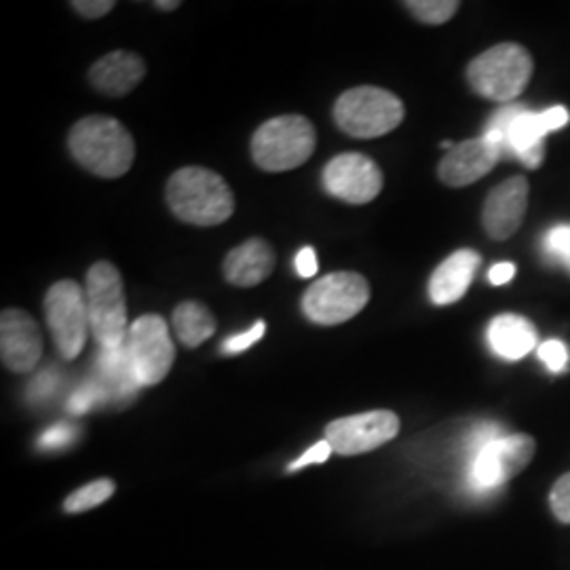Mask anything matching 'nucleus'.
<instances>
[{
	"instance_id": "nucleus-38",
	"label": "nucleus",
	"mask_w": 570,
	"mask_h": 570,
	"mask_svg": "<svg viewBox=\"0 0 570 570\" xmlns=\"http://www.w3.org/2000/svg\"><path fill=\"white\" fill-rule=\"evenodd\" d=\"M567 266H569V271H570V261H569V265H567Z\"/></svg>"
},
{
	"instance_id": "nucleus-24",
	"label": "nucleus",
	"mask_w": 570,
	"mask_h": 570,
	"mask_svg": "<svg viewBox=\"0 0 570 570\" xmlns=\"http://www.w3.org/2000/svg\"><path fill=\"white\" fill-rule=\"evenodd\" d=\"M407 11L423 23L440 26L454 18L461 2L456 0H407L404 2Z\"/></svg>"
},
{
	"instance_id": "nucleus-1",
	"label": "nucleus",
	"mask_w": 570,
	"mask_h": 570,
	"mask_svg": "<svg viewBox=\"0 0 570 570\" xmlns=\"http://www.w3.org/2000/svg\"><path fill=\"white\" fill-rule=\"evenodd\" d=\"M68 148L77 164L106 180L125 176L136 159V142L127 127L104 115L77 122L70 129Z\"/></svg>"
},
{
	"instance_id": "nucleus-34",
	"label": "nucleus",
	"mask_w": 570,
	"mask_h": 570,
	"mask_svg": "<svg viewBox=\"0 0 570 570\" xmlns=\"http://www.w3.org/2000/svg\"><path fill=\"white\" fill-rule=\"evenodd\" d=\"M541 119L546 122V129L551 134V131L562 129V127L570 121V115L567 108H562V106H553V108H548V110H543V112H541Z\"/></svg>"
},
{
	"instance_id": "nucleus-6",
	"label": "nucleus",
	"mask_w": 570,
	"mask_h": 570,
	"mask_svg": "<svg viewBox=\"0 0 570 570\" xmlns=\"http://www.w3.org/2000/svg\"><path fill=\"white\" fill-rule=\"evenodd\" d=\"M87 308L91 334L102 348H115L127 341V303L119 268L110 263H96L87 273Z\"/></svg>"
},
{
	"instance_id": "nucleus-28",
	"label": "nucleus",
	"mask_w": 570,
	"mask_h": 570,
	"mask_svg": "<svg viewBox=\"0 0 570 570\" xmlns=\"http://www.w3.org/2000/svg\"><path fill=\"white\" fill-rule=\"evenodd\" d=\"M539 357L551 372H562L569 362V351L560 341H548L539 346Z\"/></svg>"
},
{
	"instance_id": "nucleus-35",
	"label": "nucleus",
	"mask_w": 570,
	"mask_h": 570,
	"mask_svg": "<svg viewBox=\"0 0 570 570\" xmlns=\"http://www.w3.org/2000/svg\"><path fill=\"white\" fill-rule=\"evenodd\" d=\"M513 275H515V266L511 265V263H499V265H494L490 268V284H510L511 279H513Z\"/></svg>"
},
{
	"instance_id": "nucleus-20",
	"label": "nucleus",
	"mask_w": 570,
	"mask_h": 570,
	"mask_svg": "<svg viewBox=\"0 0 570 570\" xmlns=\"http://www.w3.org/2000/svg\"><path fill=\"white\" fill-rule=\"evenodd\" d=\"M106 393V400H125L140 387L129 360L127 345L102 348L98 355V376L94 379Z\"/></svg>"
},
{
	"instance_id": "nucleus-25",
	"label": "nucleus",
	"mask_w": 570,
	"mask_h": 570,
	"mask_svg": "<svg viewBox=\"0 0 570 570\" xmlns=\"http://www.w3.org/2000/svg\"><path fill=\"white\" fill-rule=\"evenodd\" d=\"M100 402H106V393H104V389L100 387L96 381H91V383L82 385V387L70 397L68 410H70L72 414H85V412H89L91 407L98 406Z\"/></svg>"
},
{
	"instance_id": "nucleus-18",
	"label": "nucleus",
	"mask_w": 570,
	"mask_h": 570,
	"mask_svg": "<svg viewBox=\"0 0 570 570\" xmlns=\"http://www.w3.org/2000/svg\"><path fill=\"white\" fill-rule=\"evenodd\" d=\"M480 254L473 249H459L438 266L429 279V298L433 305H452L461 301L473 282Z\"/></svg>"
},
{
	"instance_id": "nucleus-11",
	"label": "nucleus",
	"mask_w": 570,
	"mask_h": 570,
	"mask_svg": "<svg viewBox=\"0 0 570 570\" xmlns=\"http://www.w3.org/2000/svg\"><path fill=\"white\" fill-rule=\"evenodd\" d=\"M400 433V419L389 410H374L336 419L326 428V442L336 454L355 456L381 449Z\"/></svg>"
},
{
	"instance_id": "nucleus-8",
	"label": "nucleus",
	"mask_w": 570,
	"mask_h": 570,
	"mask_svg": "<svg viewBox=\"0 0 570 570\" xmlns=\"http://www.w3.org/2000/svg\"><path fill=\"white\" fill-rule=\"evenodd\" d=\"M45 320L66 362L77 360L91 332L85 289L72 279L51 285L45 296Z\"/></svg>"
},
{
	"instance_id": "nucleus-23",
	"label": "nucleus",
	"mask_w": 570,
	"mask_h": 570,
	"mask_svg": "<svg viewBox=\"0 0 570 570\" xmlns=\"http://www.w3.org/2000/svg\"><path fill=\"white\" fill-rule=\"evenodd\" d=\"M115 494V482L112 480H96L87 487L72 492L66 503L63 510L68 513H81V511L94 510L98 505H102L104 501H108Z\"/></svg>"
},
{
	"instance_id": "nucleus-3",
	"label": "nucleus",
	"mask_w": 570,
	"mask_h": 570,
	"mask_svg": "<svg viewBox=\"0 0 570 570\" xmlns=\"http://www.w3.org/2000/svg\"><path fill=\"white\" fill-rule=\"evenodd\" d=\"M532 58L518 42H499L469 63L471 89L492 102L515 100L532 77Z\"/></svg>"
},
{
	"instance_id": "nucleus-30",
	"label": "nucleus",
	"mask_w": 570,
	"mask_h": 570,
	"mask_svg": "<svg viewBox=\"0 0 570 570\" xmlns=\"http://www.w3.org/2000/svg\"><path fill=\"white\" fill-rule=\"evenodd\" d=\"M266 324L265 322H256L252 330H245L242 334H237V336H233V338H228L225 343V353H230V355H235V353H242V351H247L249 346L254 345V343H258L263 336H265Z\"/></svg>"
},
{
	"instance_id": "nucleus-32",
	"label": "nucleus",
	"mask_w": 570,
	"mask_h": 570,
	"mask_svg": "<svg viewBox=\"0 0 570 570\" xmlns=\"http://www.w3.org/2000/svg\"><path fill=\"white\" fill-rule=\"evenodd\" d=\"M332 452H334V450H332V446L324 440V442L315 444L313 449L306 450L305 454H303L298 461H294V463L289 465V471H296V469H303L306 468V465H320V463H324V461L330 459Z\"/></svg>"
},
{
	"instance_id": "nucleus-14",
	"label": "nucleus",
	"mask_w": 570,
	"mask_h": 570,
	"mask_svg": "<svg viewBox=\"0 0 570 570\" xmlns=\"http://www.w3.org/2000/svg\"><path fill=\"white\" fill-rule=\"evenodd\" d=\"M0 355L11 372L26 374L42 357L41 327L20 308H7L0 315Z\"/></svg>"
},
{
	"instance_id": "nucleus-26",
	"label": "nucleus",
	"mask_w": 570,
	"mask_h": 570,
	"mask_svg": "<svg viewBox=\"0 0 570 570\" xmlns=\"http://www.w3.org/2000/svg\"><path fill=\"white\" fill-rule=\"evenodd\" d=\"M550 505L560 522L570 524V473L562 475L551 489Z\"/></svg>"
},
{
	"instance_id": "nucleus-2",
	"label": "nucleus",
	"mask_w": 570,
	"mask_h": 570,
	"mask_svg": "<svg viewBox=\"0 0 570 570\" xmlns=\"http://www.w3.org/2000/svg\"><path fill=\"white\" fill-rule=\"evenodd\" d=\"M165 199L186 225L218 226L235 212V197L225 178L205 167L178 169L165 188Z\"/></svg>"
},
{
	"instance_id": "nucleus-13",
	"label": "nucleus",
	"mask_w": 570,
	"mask_h": 570,
	"mask_svg": "<svg viewBox=\"0 0 570 570\" xmlns=\"http://www.w3.org/2000/svg\"><path fill=\"white\" fill-rule=\"evenodd\" d=\"M383 184L381 167L360 153L338 155L324 169L327 195L351 205L374 202L381 195Z\"/></svg>"
},
{
	"instance_id": "nucleus-15",
	"label": "nucleus",
	"mask_w": 570,
	"mask_h": 570,
	"mask_svg": "<svg viewBox=\"0 0 570 570\" xmlns=\"http://www.w3.org/2000/svg\"><path fill=\"white\" fill-rule=\"evenodd\" d=\"M527 209L529 180L522 176H513L490 190L482 209V225L492 239L505 242L524 223Z\"/></svg>"
},
{
	"instance_id": "nucleus-16",
	"label": "nucleus",
	"mask_w": 570,
	"mask_h": 570,
	"mask_svg": "<svg viewBox=\"0 0 570 570\" xmlns=\"http://www.w3.org/2000/svg\"><path fill=\"white\" fill-rule=\"evenodd\" d=\"M501 159L499 146L482 134L480 138L454 144L440 161L438 176L446 186L463 188L484 178Z\"/></svg>"
},
{
	"instance_id": "nucleus-7",
	"label": "nucleus",
	"mask_w": 570,
	"mask_h": 570,
	"mask_svg": "<svg viewBox=\"0 0 570 570\" xmlns=\"http://www.w3.org/2000/svg\"><path fill=\"white\" fill-rule=\"evenodd\" d=\"M370 284L360 273H332L311 285L303 296L306 320L320 326H338L364 311Z\"/></svg>"
},
{
	"instance_id": "nucleus-27",
	"label": "nucleus",
	"mask_w": 570,
	"mask_h": 570,
	"mask_svg": "<svg viewBox=\"0 0 570 570\" xmlns=\"http://www.w3.org/2000/svg\"><path fill=\"white\" fill-rule=\"evenodd\" d=\"M546 247L553 258L562 261L569 265L570 261V226L560 225L551 228L548 239H546Z\"/></svg>"
},
{
	"instance_id": "nucleus-36",
	"label": "nucleus",
	"mask_w": 570,
	"mask_h": 570,
	"mask_svg": "<svg viewBox=\"0 0 570 570\" xmlns=\"http://www.w3.org/2000/svg\"><path fill=\"white\" fill-rule=\"evenodd\" d=\"M58 379L53 374H41L32 385V397H47L51 389H56Z\"/></svg>"
},
{
	"instance_id": "nucleus-19",
	"label": "nucleus",
	"mask_w": 570,
	"mask_h": 570,
	"mask_svg": "<svg viewBox=\"0 0 570 570\" xmlns=\"http://www.w3.org/2000/svg\"><path fill=\"white\" fill-rule=\"evenodd\" d=\"M275 268V252L265 239H249L233 247L225 258V277L237 287H254L271 277Z\"/></svg>"
},
{
	"instance_id": "nucleus-29",
	"label": "nucleus",
	"mask_w": 570,
	"mask_h": 570,
	"mask_svg": "<svg viewBox=\"0 0 570 570\" xmlns=\"http://www.w3.org/2000/svg\"><path fill=\"white\" fill-rule=\"evenodd\" d=\"M77 438V431L70 425H56V428L47 429L39 440V446L42 450H61L70 446Z\"/></svg>"
},
{
	"instance_id": "nucleus-33",
	"label": "nucleus",
	"mask_w": 570,
	"mask_h": 570,
	"mask_svg": "<svg viewBox=\"0 0 570 570\" xmlns=\"http://www.w3.org/2000/svg\"><path fill=\"white\" fill-rule=\"evenodd\" d=\"M317 268H320V265H317L315 249L313 247H303L298 252V256H296V271H298V275L303 279H311V277L317 275Z\"/></svg>"
},
{
	"instance_id": "nucleus-22",
	"label": "nucleus",
	"mask_w": 570,
	"mask_h": 570,
	"mask_svg": "<svg viewBox=\"0 0 570 570\" xmlns=\"http://www.w3.org/2000/svg\"><path fill=\"white\" fill-rule=\"evenodd\" d=\"M174 332L184 346L195 348L216 332V317L202 303L186 301L174 311Z\"/></svg>"
},
{
	"instance_id": "nucleus-37",
	"label": "nucleus",
	"mask_w": 570,
	"mask_h": 570,
	"mask_svg": "<svg viewBox=\"0 0 570 570\" xmlns=\"http://www.w3.org/2000/svg\"><path fill=\"white\" fill-rule=\"evenodd\" d=\"M155 7L161 11H174L180 7V0H159V2H155Z\"/></svg>"
},
{
	"instance_id": "nucleus-10",
	"label": "nucleus",
	"mask_w": 570,
	"mask_h": 570,
	"mask_svg": "<svg viewBox=\"0 0 570 570\" xmlns=\"http://www.w3.org/2000/svg\"><path fill=\"white\" fill-rule=\"evenodd\" d=\"M127 351L140 387L159 385L174 366L176 348L161 315H144L127 334Z\"/></svg>"
},
{
	"instance_id": "nucleus-4",
	"label": "nucleus",
	"mask_w": 570,
	"mask_h": 570,
	"mask_svg": "<svg viewBox=\"0 0 570 570\" xmlns=\"http://www.w3.org/2000/svg\"><path fill=\"white\" fill-rule=\"evenodd\" d=\"M317 144L313 122L303 115H284L263 122L252 138V157L265 171H289L305 165Z\"/></svg>"
},
{
	"instance_id": "nucleus-31",
	"label": "nucleus",
	"mask_w": 570,
	"mask_h": 570,
	"mask_svg": "<svg viewBox=\"0 0 570 570\" xmlns=\"http://www.w3.org/2000/svg\"><path fill=\"white\" fill-rule=\"evenodd\" d=\"M72 9L87 20H100L115 9V2L112 0H77L72 2Z\"/></svg>"
},
{
	"instance_id": "nucleus-5",
	"label": "nucleus",
	"mask_w": 570,
	"mask_h": 570,
	"mask_svg": "<svg viewBox=\"0 0 570 570\" xmlns=\"http://www.w3.org/2000/svg\"><path fill=\"white\" fill-rule=\"evenodd\" d=\"M404 102L381 87H355L334 104V121L351 138H381L404 121Z\"/></svg>"
},
{
	"instance_id": "nucleus-17",
	"label": "nucleus",
	"mask_w": 570,
	"mask_h": 570,
	"mask_svg": "<svg viewBox=\"0 0 570 570\" xmlns=\"http://www.w3.org/2000/svg\"><path fill=\"white\" fill-rule=\"evenodd\" d=\"M144 77L146 63L138 53L131 51H112L89 68V82L100 94L112 98H121L134 91L144 81Z\"/></svg>"
},
{
	"instance_id": "nucleus-21",
	"label": "nucleus",
	"mask_w": 570,
	"mask_h": 570,
	"mask_svg": "<svg viewBox=\"0 0 570 570\" xmlns=\"http://www.w3.org/2000/svg\"><path fill=\"white\" fill-rule=\"evenodd\" d=\"M489 341L492 348L510 360H522L537 346V330L529 320L520 315H499L489 327Z\"/></svg>"
},
{
	"instance_id": "nucleus-12",
	"label": "nucleus",
	"mask_w": 570,
	"mask_h": 570,
	"mask_svg": "<svg viewBox=\"0 0 570 570\" xmlns=\"http://www.w3.org/2000/svg\"><path fill=\"white\" fill-rule=\"evenodd\" d=\"M537 442L527 433H515L508 438H494L487 442L471 469L473 484L480 489H494L510 482L534 456Z\"/></svg>"
},
{
	"instance_id": "nucleus-9",
	"label": "nucleus",
	"mask_w": 570,
	"mask_h": 570,
	"mask_svg": "<svg viewBox=\"0 0 570 570\" xmlns=\"http://www.w3.org/2000/svg\"><path fill=\"white\" fill-rule=\"evenodd\" d=\"M550 131L546 129V122L541 119V112H530L524 106H505L499 110L484 131V136L499 146L501 157L518 159L529 169H537L543 164L546 155V136Z\"/></svg>"
}]
</instances>
